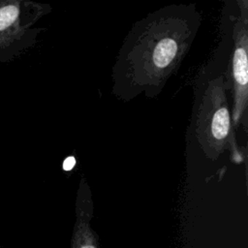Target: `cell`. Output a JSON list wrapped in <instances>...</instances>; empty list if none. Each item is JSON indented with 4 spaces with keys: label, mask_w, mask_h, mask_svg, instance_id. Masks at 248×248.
Instances as JSON below:
<instances>
[{
    "label": "cell",
    "mask_w": 248,
    "mask_h": 248,
    "mask_svg": "<svg viewBox=\"0 0 248 248\" xmlns=\"http://www.w3.org/2000/svg\"><path fill=\"white\" fill-rule=\"evenodd\" d=\"M49 7L23 1H0V50L9 48L25 38L31 26L38 21Z\"/></svg>",
    "instance_id": "cell-4"
},
{
    "label": "cell",
    "mask_w": 248,
    "mask_h": 248,
    "mask_svg": "<svg viewBox=\"0 0 248 248\" xmlns=\"http://www.w3.org/2000/svg\"><path fill=\"white\" fill-rule=\"evenodd\" d=\"M237 4L240 15L233 23V46L225 81L233 101L232 125L236 128L240 124L245 128L248 101V12L246 1H238Z\"/></svg>",
    "instance_id": "cell-3"
},
{
    "label": "cell",
    "mask_w": 248,
    "mask_h": 248,
    "mask_svg": "<svg viewBox=\"0 0 248 248\" xmlns=\"http://www.w3.org/2000/svg\"><path fill=\"white\" fill-rule=\"evenodd\" d=\"M223 75L202 84L193 115L194 136L203 154L214 160L232 140V116Z\"/></svg>",
    "instance_id": "cell-2"
},
{
    "label": "cell",
    "mask_w": 248,
    "mask_h": 248,
    "mask_svg": "<svg viewBox=\"0 0 248 248\" xmlns=\"http://www.w3.org/2000/svg\"><path fill=\"white\" fill-rule=\"evenodd\" d=\"M200 24L195 5L160 8L135 23L113 67V93L126 101L156 96L186 56Z\"/></svg>",
    "instance_id": "cell-1"
},
{
    "label": "cell",
    "mask_w": 248,
    "mask_h": 248,
    "mask_svg": "<svg viewBox=\"0 0 248 248\" xmlns=\"http://www.w3.org/2000/svg\"><path fill=\"white\" fill-rule=\"evenodd\" d=\"M80 248H95V247L92 246V245H84V246H82Z\"/></svg>",
    "instance_id": "cell-6"
},
{
    "label": "cell",
    "mask_w": 248,
    "mask_h": 248,
    "mask_svg": "<svg viewBox=\"0 0 248 248\" xmlns=\"http://www.w3.org/2000/svg\"><path fill=\"white\" fill-rule=\"evenodd\" d=\"M75 164H76L75 158H74L73 156H70V157H68V158L64 161V163H63V169H64L65 170H71L72 168L75 166Z\"/></svg>",
    "instance_id": "cell-5"
}]
</instances>
